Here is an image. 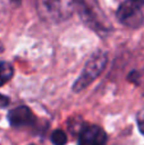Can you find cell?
I'll return each instance as SVG.
<instances>
[{
    "label": "cell",
    "instance_id": "obj_9",
    "mask_svg": "<svg viewBox=\"0 0 144 145\" xmlns=\"http://www.w3.org/2000/svg\"><path fill=\"white\" fill-rule=\"evenodd\" d=\"M8 103H9V99H8L7 97H4V95L0 94V107H1V108L7 107Z\"/></svg>",
    "mask_w": 144,
    "mask_h": 145
},
{
    "label": "cell",
    "instance_id": "obj_5",
    "mask_svg": "<svg viewBox=\"0 0 144 145\" xmlns=\"http://www.w3.org/2000/svg\"><path fill=\"white\" fill-rule=\"evenodd\" d=\"M8 121L13 127H27L35 125L36 117L28 107L19 106L8 113Z\"/></svg>",
    "mask_w": 144,
    "mask_h": 145
},
{
    "label": "cell",
    "instance_id": "obj_7",
    "mask_svg": "<svg viewBox=\"0 0 144 145\" xmlns=\"http://www.w3.org/2000/svg\"><path fill=\"white\" fill-rule=\"evenodd\" d=\"M51 141L55 145H65L68 143V136L63 130H55L51 134Z\"/></svg>",
    "mask_w": 144,
    "mask_h": 145
},
{
    "label": "cell",
    "instance_id": "obj_3",
    "mask_svg": "<svg viewBox=\"0 0 144 145\" xmlns=\"http://www.w3.org/2000/svg\"><path fill=\"white\" fill-rule=\"evenodd\" d=\"M107 135L97 125H87L82 129L79 134V145H106Z\"/></svg>",
    "mask_w": 144,
    "mask_h": 145
},
{
    "label": "cell",
    "instance_id": "obj_4",
    "mask_svg": "<svg viewBox=\"0 0 144 145\" xmlns=\"http://www.w3.org/2000/svg\"><path fill=\"white\" fill-rule=\"evenodd\" d=\"M63 0H36L40 15L46 20H58L63 17Z\"/></svg>",
    "mask_w": 144,
    "mask_h": 145
},
{
    "label": "cell",
    "instance_id": "obj_8",
    "mask_svg": "<svg viewBox=\"0 0 144 145\" xmlns=\"http://www.w3.org/2000/svg\"><path fill=\"white\" fill-rule=\"evenodd\" d=\"M137 123H138V129H139V131L144 135V108H142V110L138 112Z\"/></svg>",
    "mask_w": 144,
    "mask_h": 145
},
{
    "label": "cell",
    "instance_id": "obj_2",
    "mask_svg": "<svg viewBox=\"0 0 144 145\" xmlns=\"http://www.w3.org/2000/svg\"><path fill=\"white\" fill-rule=\"evenodd\" d=\"M143 5L144 0H125L117 9V19L128 27H140L143 24Z\"/></svg>",
    "mask_w": 144,
    "mask_h": 145
},
{
    "label": "cell",
    "instance_id": "obj_6",
    "mask_svg": "<svg viewBox=\"0 0 144 145\" xmlns=\"http://www.w3.org/2000/svg\"><path fill=\"white\" fill-rule=\"evenodd\" d=\"M13 74H14L13 66L7 61H1L0 63V87L9 82L13 78Z\"/></svg>",
    "mask_w": 144,
    "mask_h": 145
},
{
    "label": "cell",
    "instance_id": "obj_10",
    "mask_svg": "<svg viewBox=\"0 0 144 145\" xmlns=\"http://www.w3.org/2000/svg\"><path fill=\"white\" fill-rule=\"evenodd\" d=\"M3 50H4V46H3V43L0 42V54L3 52Z\"/></svg>",
    "mask_w": 144,
    "mask_h": 145
},
{
    "label": "cell",
    "instance_id": "obj_11",
    "mask_svg": "<svg viewBox=\"0 0 144 145\" xmlns=\"http://www.w3.org/2000/svg\"><path fill=\"white\" fill-rule=\"evenodd\" d=\"M12 1H15V3H18V1H19V0H12Z\"/></svg>",
    "mask_w": 144,
    "mask_h": 145
},
{
    "label": "cell",
    "instance_id": "obj_1",
    "mask_svg": "<svg viewBox=\"0 0 144 145\" xmlns=\"http://www.w3.org/2000/svg\"><path fill=\"white\" fill-rule=\"evenodd\" d=\"M107 64V55L102 51L96 52L91 59L88 60V63L86 64L83 71H82L81 76L77 79V82L74 83L73 90L74 92H81V90L86 89L93 80H96L97 78L101 75V72L105 70Z\"/></svg>",
    "mask_w": 144,
    "mask_h": 145
},
{
    "label": "cell",
    "instance_id": "obj_12",
    "mask_svg": "<svg viewBox=\"0 0 144 145\" xmlns=\"http://www.w3.org/2000/svg\"><path fill=\"white\" fill-rule=\"evenodd\" d=\"M29 145H35V144H29Z\"/></svg>",
    "mask_w": 144,
    "mask_h": 145
}]
</instances>
